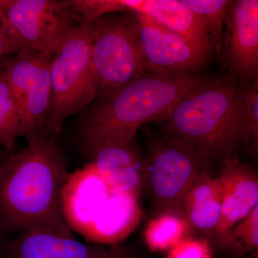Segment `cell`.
Here are the masks:
<instances>
[{
  "label": "cell",
  "mask_w": 258,
  "mask_h": 258,
  "mask_svg": "<svg viewBox=\"0 0 258 258\" xmlns=\"http://www.w3.org/2000/svg\"><path fill=\"white\" fill-rule=\"evenodd\" d=\"M195 14L198 15L208 29L214 49L220 55L222 49V28L231 0H181Z\"/></svg>",
  "instance_id": "19"
},
{
  "label": "cell",
  "mask_w": 258,
  "mask_h": 258,
  "mask_svg": "<svg viewBox=\"0 0 258 258\" xmlns=\"http://www.w3.org/2000/svg\"><path fill=\"white\" fill-rule=\"evenodd\" d=\"M69 173L53 137L38 136L0 168V221L23 232L45 227L64 233L62 188Z\"/></svg>",
  "instance_id": "1"
},
{
  "label": "cell",
  "mask_w": 258,
  "mask_h": 258,
  "mask_svg": "<svg viewBox=\"0 0 258 258\" xmlns=\"http://www.w3.org/2000/svg\"><path fill=\"white\" fill-rule=\"evenodd\" d=\"M7 160V159H4V156L2 154L1 151H0V168L2 167V166L3 165V164L5 162V161Z\"/></svg>",
  "instance_id": "27"
},
{
  "label": "cell",
  "mask_w": 258,
  "mask_h": 258,
  "mask_svg": "<svg viewBox=\"0 0 258 258\" xmlns=\"http://www.w3.org/2000/svg\"><path fill=\"white\" fill-rule=\"evenodd\" d=\"M5 61V60H3V59L0 58V69L4 66Z\"/></svg>",
  "instance_id": "28"
},
{
  "label": "cell",
  "mask_w": 258,
  "mask_h": 258,
  "mask_svg": "<svg viewBox=\"0 0 258 258\" xmlns=\"http://www.w3.org/2000/svg\"><path fill=\"white\" fill-rule=\"evenodd\" d=\"M132 13L144 15L159 26L184 37L211 54L213 42L201 18L181 0H132Z\"/></svg>",
  "instance_id": "15"
},
{
  "label": "cell",
  "mask_w": 258,
  "mask_h": 258,
  "mask_svg": "<svg viewBox=\"0 0 258 258\" xmlns=\"http://www.w3.org/2000/svg\"><path fill=\"white\" fill-rule=\"evenodd\" d=\"M256 258H257V257H256Z\"/></svg>",
  "instance_id": "29"
},
{
  "label": "cell",
  "mask_w": 258,
  "mask_h": 258,
  "mask_svg": "<svg viewBox=\"0 0 258 258\" xmlns=\"http://www.w3.org/2000/svg\"><path fill=\"white\" fill-rule=\"evenodd\" d=\"M5 0H0V25H3L5 28H8V30L13 32L11 28H10L9 22H8V18H7L6 13H5Z\"/></svg>",
  "instance_id": "25"
},
{
  "label": "cell",
  "mask_w": 258,
  "mask_h": 258,
  "mask_svg": "<svg viewBox=\"0 0 258 258\" xmlns=\"http://www.w3.org/2000/svg\"><path fill=\"white\" fill-rule=\"evenodd\" d=\"M25 47L13 32L0 25V58L3 56L17 53Z\"/></svg>",
  "instance_id": "24"
},
{
  "label": "cell",
  "mask_w": 258,
  "mask_h": 258,
  "mask_svg": "<svg viewBox=\"0 0 258 258\" xmlns=\"http://www.w3.org/2000/svg\"><path fill=\"white\" fill-rule=\"evenodd\" d=\"M14 55L3 69L18 111L20 137L30 142L41 134L50 110L52 52L25 47Z\"/></svg>",
  "instance_id": "8"
},
{
  "label": "cell",
  "mask_w": 258,
  "mask_h": 258,
  "mask_svg": "<svg viewBox=\"0 0 258 258\" xmlns=\"http://www.w3.org/2000/svg\"><path fill=\"white\" fill-rule=\"evenodd\" d=\"M222 212L221 188L212 174L200 180L190 189L182 205V216L190 228L211 237L220 222Z\"/></svg>",
  "instance_id": "16"
},
{
  "label": "cell",
  "mask_w": 258,
  "mask_h": 258,
  "mask_svg": "<svg viewBox=\"0 0 258 258\" xmlns=\"http://www.w3.org/2000/svg\"><path fill=\"white\" fill-rule=\"evenodd\" d=\"M220 60L244 87L258 78V1H232Z\"/></svg>",
  "instance_id": "11"
},
{
  "label": "cell",
  "mask_w": 258,
  "mask_h": 258,
  "mask_svg": "<svg viewBox=\"0 0 258 258\" xmlns=\"http://www.w3.org/2000/svg\"><path fill=\"white\" fill-rule=\"evenodd\" d=\"M68 8L75 18L81 21H94L97 19L131 12V0H68Z\"/></svg>",
  "instance_id": "21"
},
{
  "label": "cell",
  "mask_w": 258,
  "mask_h": 258,
  "mask_svg": "<svg viewBox=\"0 0 258 258\" xmlns=\"http://www.w3.org/2000/svg\"><path fill=\"white\" fill-rule=\"evenodd\" d=\"M189 229V224L181 215L159 214L149 222L144 237L153 252L169 251L187 238Z\"/></svg>",
  "instance_id": "17"
},
{
  "label": "cell",
  "mask_w": 258,
  "mask_h": 258,
  "mask_svg": "<svg viewBox=\"0 0 258 258\" xmlns=\"http://www.w3.org/2000/svg\"><path fill=\"white\" fill-rule=\"evenodd\" d=\"M247 145L253 152L258 147V78L245 88Z\"/></svg>",
  "instance_id": "22"
},
{
  "label": "cell",
  "mask_w": 258,
  "mask_h": 258,
  "mask_svg": "<svg viewBox=\"0 0 258 258\" xmlns=\"http://www.w3.org/2000/svg\"><path fill=\"white\" fill-rule=\"evenodd\" d=\"M139 198L115 189L92 163L69 174L62 191L64 220L71 230L98 244L121 242L140 223Z\"/></svg>",
  "instance_id": "4"
},
{
  "label": "cell",
  "mask_w": 258,
  "mask_h": 258,
  "mask_svg": "<svg viewBox=\"0 0 258 258\" xmlns=\"http://www.w3.org/2000/svg\"><path fill=\"white\" fill-rule=\"evenodd\" d=\"M221 188L222 212L215 236L232 229L258 205V178L255 170L237 157L222 160L217 176Z\"/></svg>",
  "instance_id": "14"
},
{
  "label": "cell",
  "mask_w": 258,
  "mask_h": 258,
  "mask_svg": "<svg viewBox=\"0 0 258 258\" xmlns=\"http://www.w3.org/2000/svg\"><path fill=\"white\" fill-rule=\"evenodd\" d=\"M166 258H212L211 246L208 241L187 237L168 251Z\"/></svg>",
  "instance_id": "23"
},
{
  "label": "cell",
  "mask_w": 258,
  "mask_h": 258,
  "mask_svg": "<svg viewBox=\"0 0 258 258\" xmlns=\"http://www.w3.org/2000/svg\"><path fill=\"white\" fill-rule=\"evenodd\" d=\"M148 136L144 187L157 215L182 216L186 195L200 180L212 174V160L178 137Z\"/></svg>",
  "instance_id": "6"
},
{
  "label": "cell",
  "mask_w": 258,
  "mask_h": 258,
  "mask_svg": "<svg viewBox=\"0 0 258 258\" xmlns=\"http://www.w3.org/2000/svg\"><path fill=\"white\" fill-rule=\"evenodd\" d=\"M211 239L217 247L233 255L257 252L258 205L232 229Z\"/></svg>",
  "instance_id": "18"
},
{
  "label": "cell",
  "mask_w": 258,
  "mask_h": 258,
  "mask_svg": "<svg viewBox=\"0 0 258 258\" xmlns=\"http://www.w3.org/2000/svg\"><path fill=\"white\" fill-rule=\"evenodd\" d=\"M5 10L15 36L39 52H53L76 26L66 1L5 0Z\"/></svg>",
  "instance_id": "10"
},
{
  "label": "cell",
  "mask_w": 258,
  "mask_h": 258,
  "mask_svg": "<svg viewBox=\"0 0 258 258\" xmlns=\"http://www.w3.org/2000/svg\"><path fill=\"white\" fill-rule=\"evenodd\" d=\"M245 88L229 74L212 79L166 117L169 137L182 139L212 161L235 157L247 145Z\"/></svg>",
  "instance_id": "2"
},
{
  "label": "cell",
  "mask_w": 258,
  "mask_h": 258,
  "mask_svg": "<svg viewBox=\"0 0 258 258\" xmlns=\"http://www.w3.org/2000/svg\"><path fill=\"white\" fill-rule=\"evenodd\" d=\"M92 163L115 189L140 197L145 186L147 161L135 140H101L85 144Z\"/></svg>",
  "instance_id": "12"
},
{
  "label": "cell",
  "mask_w": 258,
  "mask_h": 258,
  "mask_svg": "<svg viewBox=\"0 0 258 258\" xmlns=\"http://www.w3.org/2000/svg\"><path fill=\"white\" fill-rule=\"evenodd\" d=\"M20 137V120L5 77L4 69H0V147L7 150L14 149L18 137Z\"/></svg>",
  "instance_id": "20"
},
{
  "label": "cell",
  "mask_w": 258,
  "mask_h": 258,
  "mask_svg": "<svg viewBox=\"0 0 258 258\" xmlns=\"http://www.w3.org/2000/svg\"><path fill=\"white\" fill-rule=\"evenodd\" d=\"M10 247L11 258H116L123 249L83 243L72 233L45 227L19 232Z\"/></svg>",
  "instance_id": "13"
},
{
  "label": "cell",
  "mask_w": 258,
  "mask_h": 258,
  "mask_svg": "<svg viewBox=\"0 0 258 258\" xmlns=\"http://www.w3.org/2000/svg\"><path fill=\"white\" fill-rule=\"evenodd\" d=\"M132 15L145 73L191 76L206 66L211 54L144 15Z\"/></svg>",
  "instance_id": "9"
},
{
  "label": "cell",
  "mask_w": 258,
  "mask_h": 258,
  "mask_svg": "<svg viewBox=\"0 0 258 258\" xmlns=\"http://www.w3.org/2000/svg\"><path fill=\"white\" fill-rule=\"evenodd\" d=\"M116 258H136L134 256L132 255V254L129 253L128 251L123 249L121 253L119 254Z\"/></svg>",
  "instance_id": "26"
},
{
  "label": "cell",
  "mask_w": 258,
  "mask_h": 258,
  "mask_svg": "<svg viewBox=\"0 0 258 258\" xmlns=\"http://www.w3.org/2000/svg\"><path fill=\"white\" fill-rule=\"evenodd\" d=\"M94 21H81L52 52L50 64V110L40 136L54 137L70 115L96 98L91 48Z\"/></svg>",
  "instance_id": "5"
},
{
  "label": "cell",
  "mask_w": 258,
  "mask_h": 258,
  "mask_svg": "<svg viewBox=\"0 0 258 258\" xmlns=\"http://www.w3.org/2000/svg\"><path fill=\"white\" fill-rule=\"evenodd\" d=\"M212 79L201 75L145 73L111 98L95 105L83 123L84 143L132 142L142 125L165 120L178 103Z\"/></svg>",
  "instance_id": "3"
},
{
  "label": "cell",
  "mask_w": 258,
  "mask_h": 258,
  "mask_svg": "<svg viewBox=\"0 0 258 258\" xmlns=\"http://www.w3.org/2000/svg\"><path fill=\"white\" fill-rule=\"evenodd\" d=\"M91 62L98 102L145 74L133 15L111 14L94 20Z\"/></svg>",
  "instance_id": "7"
}]
</instances>
